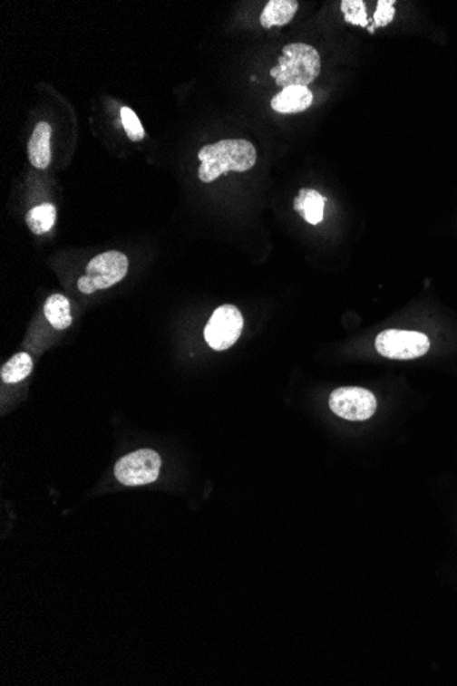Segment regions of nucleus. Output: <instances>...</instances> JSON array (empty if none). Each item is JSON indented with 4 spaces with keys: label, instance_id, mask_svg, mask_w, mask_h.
Instances as JSON below:
<instances>
[{
    "label": "nucleus",
    "instance_id": "nucleus-1",
    "mask_svg": "<svg viewBox=\"0 0 457 686\" xmlns=\"http://www.w3.org/2000/svg\"><path fill=\"white\" fill-rule=\"evenodd\" d=\"M201 165L199 179L201 181H215L228 171H248L257 163V150L254 144L243 139H226L211 146L201 147L198 154Z\"/></svg>",
    "mask_w": 457,
    "mask_h": 686
},
{
    "label": "nucleus",
    "instance_id": "nucleus-2",
    "mask_svg": "<svg viewBox=\"0 0 457 686\" xmlns=\"http://www.w3.org/2000/svg\"><path fill=\"white\" fill-rule=\"evenodd\" d=\"M321 73V56L316 48L303 43L285 45L278 65L271 69V77L282 90L307 87Z\"/></svg>",
    "mask_w": 457,
    "mask_h": 686
},
{
    "label": "nucleus",
    "instance_id": "nucleus-3",
    "mask_svg": "<svg viewBox=\"0 0 457 686\" xmlns=\"http://www.w3.org/2000/svg\"><path fill=\"white\" fill-rule=\"evenodd\" d=\"M128 270V256L118 251H107L91 259L87 275L79 280V289L83 294L90 295L98 289L110 288L125 278Z\"/></svg>",
    "mask_w": 457,
    "mask_h": 686
},
{
    "label": "nucleus",
    "instance_id": "nucleus-4",
    "mask_svg": "<svg viewBox=\"0 0 457 686\" xmlns=\"http://www.w3.org/2000/svg\"><path fill=\"white\" fill-rule=\"evenodd\" d=\"M375 348L379 355L397 361L421 358L430 350V340L419 332L389 329L381 332L375 339Z\"/></svg>",
    "mask_w": 457,
    "mask_h": 686
},
{
    "label": "nucleus",
    "instance_id": "nucleus-5",
    "mask_svg": "<svg viewBox=\"0 0 457 686\" xmlns=\"http://www.w3.org/2000/svg\"><path fill=\"white\" fill-rule=\"evenodd\" d=\"M244 328V318L236 305L223 304L212 313L204 329L207 344L215 351H225L232 347Z\"/></svg>",
    "mask_w": 457,
    "mask_h": 686
},
{
    "label": "nucleus",
    "instance_id": "nucleus-6",
    "mask_svg": "<svg viewBox=\"0 0 457 686\" xmlns=\"http://www.w3.org/2000/svg\"><path fill=\"white\" fill-rule=\"evenodd\" d=\"M160 466H162V460L157 452L151 449H140L121 458L115 465L114 473L121 484L139 487V485L157 481Z\"/></svg>",
    "mask_w": 457,
    "mask_h": 686
},
{
    "label": "nucleus",
    "instance_id": "nucleus-7",
    "mask_svg": "<svg viewBox=\"0 0 457 686\" xmlns=\"http://www.w3.org/2000/svg\"><path fill=\"white\" fill-rule=\"evenodd\" d=\"M330 410L346 420H367L375 414L376 399L365 388L343 387L333 391Z\"/></svg>",
    "mask_w": 457,
    "mask_h": 686
},
{
    "label": "nucleus",
    "instance_id": "nucleus-8",
    "mask_svg": "<svg viewBox=\"0 0 457 686\" xmlns=\"http://www.w3.org/2000/svg\"><path fill=\"white\" fill-rule=\"evenodd\" d=\"M314 95L308 87H287L271 99V109L281 114H295L313 104Z\"/></svg>",
    "mask_w": 457,
    "mask_h": 686
},
{
    "label": "nucleus",
    "instance_id": "nucleus-9",
    "mask_svg": "<svg viewBox=\"0 0 457 686\" xmlns=\"http://www.w3.org/2000/svg\"><path fill=\"white\" fill-rule=\"evenodd\" d=\"M51 136L53 130L50 123H37L28 143L29 160L36 169H47L50 166Z\"/></svg>",
    "mask_w": 457,
    "mask_h": 686
},
{
    "label": "nucleus",
    "instance_id": "nucleus-10",
    "mask_svg": "<svg viewBox=\"0 0 457 686\" xmlns=\"http://www.w3.org/2000/svg\"><path fill=\"white\" fill-rule=\"evenodd\" d=\"M325 203L326 199L316 189H301L293 200L295 210L311 225L319 224L324 219Z\"/></svg>",
    "mask_w": 457,
    "mask_h": 686
},
{
    "label": "nucleus",
    "instance_id": "nucleus-11",
    "mask_svg": "<svg viewBox=\"0 0 457 686\" xmlns=\"http://www.w3.org/2000/svg\"><path fill=\"white\" fill-rule=\"evenodd\" d=\"M297 9L298 4L296 0H270L260 15V24L266 29L287 25L295 17Z\"/></svg>",
    "mask_w": 457,
    "mask_h": 686
},
{
    "label": "nucleus",
    "instance_id": "nucleus-12",
    "mask_svg": "<svg viewBox=\"0 0 457 686\" xmlns=\"http://www.w3.org/2000/svg\"><path fill=\"white\" fill-rule=\"evenodd\" d=\"M44 315L48 323L58 331L69 328L73 323L72 314H70V303L63 295L56 294L48 297L44 305Z\"/></svg>",
    "mask_w": 457,
    "mask_h": 686
},
{
    "label": "nucleus",
    "instance_id": "nucleus-13",
    "mask_svg": "<svg viewBox=\"0 0 457 686\" xmlns=\"http://www.w3.org/2000/svg\"><path fill=\"white\" fill-rule=\"evenodd\" d=\"M34 370V361L31 355L25 353H15L0 372L2 382L6 384H17L31 374Z\"/></svg>",
    "mask_w": 457,
    "mask_h": 686
},
{
    "label": "nucleus",
    "instance_id": "nucleus-14",
    "mask_svg": "<svg viewBox=\"0 0 457 686\" xmlns=\"http://www.w3.org/2000/svg\"><path fill=\"white\" fill-rule=\"evenodd\" d=\"M26 225L34 235L40 236L51 230L55 224L56 208L51 203L36 206L26 214Z\"/></svg>",
    "mask_w": 457,
    "mask_h": 686
},
{
    "label": "nucleus",
    "instance_id": "nucleus-15",
    "mask_svg": "<svg viewBox=\"0 0 457 686\" xmlns=\"http://www.w3.org/2000/svg\"><path fill=\"white\" fill-rule=\"evenodd\" d=\"M341 12L344 13V20L352 25L365 26L368 25L367 13H365V5L363 0H344L341 2Z\"/></svg>",
    "mask_w": 457,
    "mask_h": 686
},
{
    "label": "nucleus",
    "instance_id": "nucleus-16",
    "mask_svg": "<svg viewBox=\"0 0 457 686\" xmlns=\"http://www.w3.org/2000/svg\"><path fill=\"white\" fill-rule=\"evenodd\" d=\"M121 121H122V127L126 135L131 141H141L144 139V128H142L141 122H140L139 117L133 110L129 109V107H122L121 109Z\"/></svg>",
    "mask_w": 457,
    "mask_h": 686
},
{
    "label": "nucleus",
    "instance_id": "nucleus-17",
    "mask_svg": "<svg viewBox=\"0 0 457 686\" xmlns=\"http://www.w3.org/2000/svg\"><path fill=\"white\" fill-rule=\"evenodd\" d=\"M394 0H379L378 5H376L375 14H374V25L370 29L371 34H374L375 28H384L394 21Z\"/></svg>",
    "mask_w": 457,
    "mask_h": 686
}]
</instances>
